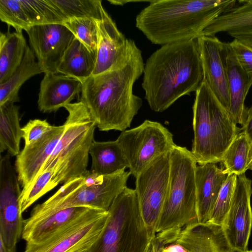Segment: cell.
<instances>
[{
  "label": "cell",
  "instance_id": "6da1fadb",
  "mask_svg": "<svg viewBox=\"0 0 252 252\" xmlns=\"http://www.w3.org/2000/svg\"><path fill=\"white\" fill-rule=\"evenodd\" d=\"M144 64L141 51L132 40L128 54L111 69L82 83L80 101L99 130L122 132L130 127L142 104L133 87Z\"/></svg>",
  "mask_w": 252,
  "mask_h": 252
},
{
  "label": "cell",
  "instance_id": "7a4b0ae2",
  "mask_svg": "<svg viewBox=\"0 0 252 252\" xmlns=\"http://www.w3.org/2000/svg\"><path fill=\"white\" fill-rule=\"evenodd\" d=\"M203 80L195 39L164 45L153 53L144 64L141 86L150 108L161 112L196 92Z\"/></svg>",
  "mask_w": 252,
  "mask_h": 252
},
{
  "label": "cell",
  "instance_id": "3957f363",
  "mask_svg": "<svg viewBox=\"0 0 252 252\" xmlns=\"http://www.w3.org/2000/svg\"><path fill=\"white\" fill-rule=\"evenodd\" d=\"M236 0H154L137 15L135 26L152 43L161 46L202 35Z\"/></svg>",
  "mask_w": 252,
  "mask_h": 252
},
{
  "label": "cell",
  "instance_id": "277c9868",
  "mask_svg": "<svg viewBox=\"0 0 252 252\" xmlns=\"http://www.w3.org/2000/svg\"><path fill=\"white\" fill-rule=\"evenodd\" d=\"M192 110L194 138L190 151L197 163L221 162L241 128L204 80L195 92Z\"/></svg>",
  "mask_w": 252,
  "mask_h": 252
},
{
  "label": "cell",
  "instance_id": "5b68a950",
  "mask_svg": "<svg viewBox=\"0 0 252 252\" xmlns=\"http://www.w3.org/2000/svg\"><path fill=\"white\" fill-rule=\"evenodd\" d=\"M68 112L63 132L39 172H54L56 187L81 176L87 170L96 124L85 105L79 101L64 107ZM38 172V173H39Z\"/></svg>",
  "mask_w": 252,
  "mask_h": 252
},
{
  "label": "cell",
  "instance_id": "8992f818",
  "mask_svg": "<svg viewBox=\"0 0 252 252\" xmlns=\"http://www.w3.org/2000/svg\"><path fill=\"white\" fill-rule=\"evenodd\" d=\"M130 175L125 170L102 175L87 170L81 176L63 184L48 199L36 205L30 217H43L76 207L108 211L114 199L126 187Z\"/></svg>",
  "mask_w": 252,
  "mask_h": 252
},
{
  "label": "cell",
  "instance_id": "52a82bcc",
  "mask_svg": "<svg viewBox=\"0 0 252 252\" xmlns=\"http://www.w3.org/2000/svg\"><path fill=\"white\" fill-rule=\"evenodd\" d=\"M105 225L86 252H146L152 240L135 189L126 187L114 199Z\"/></svg>",
  "mask_w": 252,
  "mask_h": 252
},
{
  "label": "cell",
  "instance_id": "ba28073f",
  "mask_svg": "<svg viewBox=\"0 0 252 252\" xmlns=\"http://www.w3.org/2000/svg\"><path fill=\"white\" fill-rule=\"evenodd\" d=\"M170 171L166 197L156 232L182 228L198 221L195 169L191 151L176 145L170 152Z\"/></svg>",
  "mask_w": 252,
  "mask_h": 252
},
{
  "label": "cell",
  "instance_id": "9c48e42d",
  "mask_svg": "<svg viewBox=\"0 0 252 252\" xmlns=\"http://www.w3.org/2000/svg\"><path fill=\"white\" fill-rule=\"evenodd\" d=\"M135 178L177 145L172 133L160 123L146 120L139 126L121 132L116 139Z\"/></svg>",
  "mask_w": 252,
  "mask_h": 252
},
{
  "label": "cell",
  "instance_id": "30bf717a",
  "mask_svg": "<svg viewBox=\"0 0 252 252\" xmlns=\"http://www.w3.org/2000/svg\"><path fill=\"white\" fill-rule=\"evenodd\" d=\"M170 152L155 160L136 177L135 190L142 218L152 238L157 227L167 193Z\"/></svg>",
  "mask_w": 252,
  "mask_h": 252
},
{
  "label": "cell",
  "instance_id": "8fae6325",
  "mask_svg": "<svg viewBox=\"0 0 252 252\" xmlns=\"http://www.w3.org/2000/svg\"><path fill=\"white\" fill-rule=\"evenodd\" d=\"M108 215V211L91 208L45 241L26 243L24 252H86L101 233Z\"/></svg>",
  "mask_w": 252,
  "mask_h": 252
},
{
  "label": "cell",
  "instance_id": "7c38bea8",
  "mask_svg": "<svg viewBox=\"0 0 252 252\" xmlns=\"http://www.w3.org/2000/svg\"><path fill=\"white\" fill-rule=\"evenodd\" d=\"M8 153L0 161V240L12 252L22 237L24 221L20 209L21 191Z\"/></svg>",
  "mask_w": 252,
  "mask_h": 252
},
{
  "label": "cell",
  "instance_id": "4fadbf2b",
  "mask_svg": "<svg viewBox=\"0 0 252 252\" xmlns=\"http://www.w3.org/2000/svg\"><path fill=\"white\" fill-rule=\"evenodd\" d=\"M42 72L58 74L62 59L75 37L63 24L34 26L26 31Z\"/></svg>",
  "mask_w": 252,
  "mask_h": 252
},
{
  "label": "cell",
  "instance_id": "5bb4252c",
  "mask_svg": "<svg viewBox=\"0 0 252 252\" xmlns=\"http://www.w3.org/2000/svg\"><path fill=\"white\" fill-rule=\"evenodd\" d=\"M252 185L245 174L237 175L231 205L221 225L229 243L237 252L248 250L252 226Z\"/></svg>",
  "mask_w": 252,
  "mask_h": 252
},
{
  "label": "cell",
  "instance_id": "9a60e30c",
  "mask_svg": "<svg viewBox=\"0 0 252 252\" xmlns=\"http://www.w3.org/2000/svg\"><path fill=\"white\" fill-rule=\"evenodd\" d=\"M0 20L17 32L65 21L51 0H0Z\"/></svg>",
  "mask_w": 252,
  "mask_h": 252
},
{
  "label": "cell",
  "instance_id": "2e32d148",
  "mask_svg": "<svg viewBox=\"0 0 252 252\" xmlns=\"http://www.w3.org/2000/svg\"><path fill=\"white\" fill-rule=\"evenodd\" d=\"M196 39L203 67L204 80L229 112L230 97L222 54L223 42L215 36L201 35Z\"/></svg>",
  "mask_w": 252,
  "mask_h": 252
},
{
  "label": "cell",
  "instance_id": "e0dca14e",
  "mask_svg": "<svg viewBox=\"0 0 252 252\" xmlns=\"http://www.w3.org/2000/svg\"><path fill=\"white\" fill-rule=\"evenodd\" d=\"M64 129V124L53 126L37 141L25 145L16 157L15 170L22 190L26 189L38 174L54 150Z\"/></svg>",
  "mask_w": 252,
  "mask_h": 252
},
{
  "label": "cell",
  "instance_id": "ac0fdd59",
  "mask_svg": "<svg viewBox=\"0 0 252 252\" xmlns=\"http://www.w3.org/2000/svg\"><path fill=\"white\" fill-rule=\"evenodd\" d=\"M97 46L96 63L92 75L106 72L128 54L132 40L126 38L107 12L96 21Z\"/></svg>",
  "mask_w": 252,
  "mask_h": 252
},
{
  "label": "cell",
  "instance_id": "d6986e66",
  "mask_svg": "<svg viewBox=\"0 0 252 252\" xmlns=\"http://www.w3.org/2000/svg\"><path fill=\"white\" fill-rule=\"evenodd\" d=\"M222 58L230 97L229 113L235 124L242 126L247 117L245 100L252 82L239 64L229 42H223Z\"/></svg>",
  "mask_w": 252,
  "mask_h": 252
},
{
  "label": "cell",
  "instance_id": "ffe728a7",
  "mask_svg": "<svg viewBox=\"0 0 252 252\" xmlns=\"http://www.w3.org/2000/svg\"><path fill=\"white\" fill-rule=\"evenodd\" d=\"M91 208L72 207L43 217H29L24 221L22 238L27 244L41 243L76 221Z\"/></svg>",
  "mask_w": 252,
  "mask_h": 252
},
{
  "label": "cell",
  "instance_id": "44dd1931",
  "mask_svg": "<svg viewBox=\"0 0 252 252\" xmlns=\"http://www.w3.org/2000/svg\"><path fill=\"white\" fill-rule=\"evenodd\" d=\"M175 243L188 252H237L229 243L222 226L210 222L185 226Z\"/></svg>",
  "mask_w": 252,
  "mask_h": 252
},
{
  "label": "cell",
  "instance_id": "7402d4cb",
  "mask_svg": "<svg viewBox=\"0 0 252 252\" xmlns=\"http://www.w3.org/2000/svg\"><path fill=\"white\" fill-rule=\"evenodd\" d=\"M82 83L62 74L44 73L40 84L38 108L43 113L55 112L71 103L81 92Z\"/></svg>",
  "mask_w": 252,
  "mask_h": 252
},
{
  "label": "cell",
  "instance_id": "603a6c76",
  "mask_svg": "<svg viewBox=\"0 0 252 252\" xmlns=\"http://www.w3.org/2000/svg\"><path fill=\"white\" fill-rule=\"evenodd\" d=\"M216 163L197 165L195 169L198 221H209L220 191L227 177Z\"/></svg>",
  "mask_w": 252,
  "mask_h": 252
},
{
  "label": "cell",
  "instance_id": "cb8c5ba5",
  "mask_svg": "<svg viewBox=\"0 0 252 252\" xmlns=\"http://www.w3.org/2000/svg\"><path fill=\"white\" fill-rule=\"evenodd\" d=\"M91 171L98 175L115 174L129 167L125 154L117 140L106 142L94 141L90 150Z\"/></svg>",
  "mask_w": 252,
  "mask_h": 252
},
{
  "label": "cell",
  "instance_id": "d4e9b609",
  "mask_svg": "<svg viewBox=\"0 0 252 252\" xmlns=\"http://www.w3.org/2000/svg\"><path fill=\"white\" fill-rule=\"evenodd\" d=\"M96 60V53L90 51L74 37L62 59L58 72L83 83L92 75Z\"/></svg>",
  "mask_w": 252,
  "mask_h": 252
},
{
  "label": "cell",
  "instance_id": "484cf974",
  "mask_svg": "<svg viewBox=\"0 0 252 252\" xmlns=\"http://www.w3.org/2000/svg\"><path fill=\"white\" fill-rule=\"evenodd\" d=\"M239 4L214 19L201 35L215 36L220 32L228 33L252 30V0H239Z\"/></svg>",
  "mask_w": 252,
  "mask_h": 252
},
{
  "label": "cell",
  "instance_id": "4316f807",
  "mask_svg": "<svg viewBox=\"0 0 252 252\" xmlns=\"http://www.w3.org/2000/svg\"><path fill=\"white\" fill-rule=\"evenodd\" d=\"M22 32L0 34V84L9 80L21 63L27 47Z\"/></svg>",
  "mask_w": 252,
  "mask_h": 252
},
{
  "label": "cell",
  "instance_id": "83f0119b",
  "mask_svg": "<svg viewBox=\"0 0 252 252\" xmlns=\"http://www.w3.org/2000/svg\"><path fill=\"white\" fill-rule=\"evenodd\" d=\"M22 138L20 125L19 107L13 103L0 105V152L7 151L11 156L20 152Z\"/></svg>",
  "mask_w": 252,
  "mask_h": 252
},
{
  "label": "cell",
  "instance_id": "f1b7e54d",
  "mask_svg": "<svg viewBox=\"0 0 252 252\" xmlns=\"http://www.w3.org/2000/svg\"><path fill=\"white\" fill-rule=\"evenodd\" d=\"M42 72L31 47L27 46L23 60L12 76L0 84V105L20 101L19 91L22 85L31 77Z\"/></svg>",
  "mask_w": 252,
  "mask_h": 252
},
{
  "label": "cell",
  "instance_id": "f546056e",
  "mask_svg": "<svg viewBox=\"0 0 252 252\" xmlns=\"http://www.w3.org/2000/svg\"><path fill=\"white\" fill-rule=\"evenodd\" d=\"M250 141L246 133L241 131L234 138L225 152L221 162L227 175L245 174L247 169Z\"/></svg>",
  "mask_w": 252,
  "mask_h": 252
},
{
  "label": "cell",
  "instance_id": "4dcf8cb0",
  "mask_svg": "<svg viewBox=\"0 0 252 252\" xmlns=\"http://www.w3.org/2000/svg\"><path fill=\"white\" fill-rule=\"evenodd\" d=\"M66 20L89 18L99 21L107 13L100 0H51Z\"/></svg>",
  "mask_w": 252,
  "mask_h": 252
},
{
  "label": "cell",
  "instance_id": "1f68e13d",
  "mask_svg": "<svg viewBox=\"0 0 252 252\" xmlns=\"http://www.w3.org/2000/svg\"><path fill=\"white\" fill-rule=\"evenodd\" d=\"M55 187L52 170L47 169L39 172L30 186L21 191L20 204L22 213Z\"/></svg>",
  "mask_w": 252,
  "mask_h": 252
},
{
  "label": "cell",
  "instance_id": "d6a6232c",
  "mask_svg": "<svg viewBox=\"0 0 252 252\" xmlns=\"http://www.w3.org/2000/svg\"><path fill=\"white\" fill-rule=\"evenodd\" d=\"M90 51L97 54L96 21L89 18H74L63 23Z\"/></svg>",
  "mask_w": 252,
  "mask_h": 252
},
{
  "label": "cell",
  "instance_id": "836d02e7",
  "mask_svg": "<svg viewBox=\"0 0 252 252\" xmlns=\"http://www.w3.org/2000/svg\"><path fill=\"white\" fill-rule=\"evenodd\" d=\"M237 180V175H227L207 222L222 225L229 210Z\"/></svg>",
  "mask_w": 252,
  "mask_h": 252
},
{
  "label": "cell",
  "instance_id": "e575fe53",
  "mask_svg": "<svg viewBox=\"0 0 252 252\" xmlns=\"http://www.w3.org/2000/svg\"><path fill=\"white\" fill-rule=\"evenodd\" d=\"M53 127L46 120L33 119L30 120L23 127L22 138L25 145L36 142Z\"/></svg>",
  "mask_w": 252,
  "mask_h": 252
},
{
  "label": "cell",
  "instance_id": "d590c367",
  "mask_svg": "<svg viewBox=\"0 0 252 252\" xmlns=\"http://www.w3.org/2000/svg\"><path fill=\"white\" fill-rule=\"evenodd\" d=\"M229 44L239 64L252 82V48L234 38Z\"/></svg>",
  "mask_w": 252,
  "mask_h": 252
},
{
  "label": "cell",
  "instance_id": "8d00e7d4",
  "mask_svg": "<svg viewBox=\"0 0 252 252\" xmlns=\"http://www.w3.org/2000/svg\"><path fill=\"white\" fill-rule=\"evenodd\" d=\"M228 34L252 48V30L231 32Z\"/></svg>",
  "mask_w": 252,
  "mask_h": 252
},
{
  "label": "cell",
  "instance_id": "74e56055",
  "mask_svg": "<svg viewBox=\"0 0 252 252\" xmlns=\"http://www.w3.org/2000/svg\"><path fill=\"white\" fill-rule=\"evenodd\" d=\"M241 130L246 133L250 141L252 142V105L248 109L247 119Z\"/></svg>",
  "mask_w": 252,
  "mask_h": 252
},
{
  "label": "cell",
  "instance_id": "f35d334b",
  "mask_svg": "<svg viewBox=\"0 0 252 252\" xmlns=\"http://www.w3.org/2000/svg\"><path fill=\"white\" fill-rule=\"evenodd\" d=\"M162 252H188L180 244L173 243L165 247Z\"/></svg>",
  "mask_w": 252,
  "mask_h": 252
},
{
  "label": "cell",
  "instance_id": "ab89813d",
  "mask_svg": "<svg viewBox=\"0 0 252 252\" xmlns=\"http://www.w3.org/2000/svg\"><path fill=\"white\" fill-rule=\"evenodd\" d=\"M151 241L153 245L154 252H162L166 245L163 240L157 238H154Z\"/></svg>",
  "mask_w": 252,
  "mask_h": 252
},
{
  "label": "cell",
  "instance_id": "60d3db41",
  "mask_svg": "<svg viewBox=\"0 0 252 252\" xmlns=\"http://www.w3.org/2000/svg\"><path fill=\"white\" fill-rule=\"evenodd\" d=\"M247 169L252 171V142H250V147L248 155Z\"/></svg>",
  "mask_w": 252,
  "mask_h": 252
},
{
  "label": "cell",
  "instance_id": "b9f144b4",
  "mask_svg": "<svg viewBox=\"0 0 252 252\" xmlns=\"http://www.w3.org/2000/svg\"><path fill=\"white\" fill-rule=\"evenodd\" d=\"M110 3L114 5H123L127 2H132L134 1L127 0H108Z\"/></svg>",
  "mask_w": 252,
  "mask_h": 252
},
{
  "label": "cell",
  "instance_id": "7bdbcfd3",
  "mask_svg": "<svg viewBox=\"0 0 252 252\" xmlns=\"http://www.w3.org/2000/svg\"><path fill=\"white\" fill-rule=\"evenodd\" d=\"M0 252H12L10 250L8 249L3 244V243L0 240Z\"/></svg>",
  "mask_w": 252,
  "mask_h": 252
},
{
  "label": "cell",
  "instance_id": "ee69618b",
  "mask_svg": "<svg viewBox=\"0 0 252 252\" xmlns=\"http://www.w3.org/2000/svg\"><path fill=\"white\" fill-rule=\"evenodd\" d=\"M146 252H154V249L152 241H151Z\"/></svg>",
  "mask_w": 252,
  "mask_h": 252
},
{
  "label": "cell",
  "instance_id": "f6af8a7d",
  "mask_svg": "<svg viewBox=\"0 0 252 252\" xmlns=\"http://www.w3.org/2000/svg\"><path fill=\"white\" fill-rule=\"evenodd\" d=\"M244 252H252V250H250V251L247 250V251H245Z\"/></svg>",
  "mask_w": 252,
  "mask_h": 252
}]
</instances>
